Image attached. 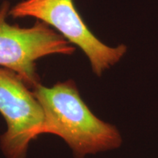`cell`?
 Wrapping results in <instances>:
<instances>
[{"label": "cell", "instance_id": "7a4b0ae2", "mask_svg": "<svg viewBox=\"0 0 158 158\" xmlns=\"http://www.w3.org/2000/svg\"><path fill=\"white\" fill-rule=\"evenodd\" d=\"M13 19L34 18L45 23L82 50L96 76H101L121 60L127 47H110L94 35L77 10L73 0H22L10 7Z\"/></svg>", "mask_w": 158, "mask_h": 158}, {"label": "cell", "instance_id": "6da1fadb", "mask_svg": "<svg viewBox=\"0 0 158 158\" xmlns=\"http://www.w3.org/2000/svg\"><path fill=\"white\" fill-rule=\"evenodd\" d=\"M32 92L44 114L42 134L62 138L76 158L122 146L123 139L118 128L92 113L73 81L58 82L51 87L40 83Z\"/></svg>", "mask_w": 158, "mask_h": 158}, {"label": "cell", "instance_id": "3957f363", "mask_svg": "<svg viewBox=\"0 0 158 158\" xmlns=\"http://www.w3.org/2000/svg\"><path fill=\"white\" fill-rule=\"evenodd\" d=\"M10 5L0 7V67L13 71L29 87L40 84L36 62L50 55H71L73 45L54 29L41 21L29 27L9 23Z\"/></svg>", "mask_w": 158, "mask_h": 158}, {"label": "cell", "instance_id": "277c9868", "mask_svg": "<svg viewBox=\"0 0 158 158\" xmlns=\"http://www.w3.org/2000/svg\"><path fill=\"white\" fill-rule=\"evenodd\" d=\"M0 114L7 131L0 146L7 158H25L30 142L42 135L44 114L29 86L13 71L0 67Z\"/></svg>", "mask_w": 158, "mask_h": 158}]
</instances>
